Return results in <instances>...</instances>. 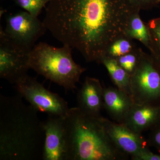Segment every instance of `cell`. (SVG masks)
I'll use <instances>...</instances> for the list:
<instances>
[{"instance_id":"1","label":"cell","mask_w":160,"mask_h":160,"mask_svg":"<svg viewBox=\"0 0 160 160\" xmlns=\"http://www.w3.org/2000/svg\"><path fill=\"white\" fill-rule=\"evenodd\" d=\"M131 10L128 0H50L43 22L86 62L101 64L109 46L124 36Z\"/></svg>"},{"instance_id":"2","label":"cell","mask_w":160,"mask_h":160,"mask_svg":"<svg viewBox=\"0 0 160 160\" xmlns=\"http://www.w3.org/2000/svg\"><path fill=\"white\" fill-rule=\"evenodd\" d=\"M22 98L0 95V160L42 158L43 122Z\"/></svg>"},{"instance_id":"3","label":"cell","mask_w":160,"mask_h":160,"mask_svg":"<svg viewBox=\"0 0 160 160\" xmlns=\"http://www.w3.org/2000/svg\"><path fill=\"white\" fill-rule=\"evenodd\" d=\"M101 117L87 114L78 107L70 108L65 117L69 160L128 159L109 138Z\"/></svg>"},{"instance_id":"4","label":"cell","mask_w":160,"mask_h":160,"mask_svg":"<svg viewBox=\"0 0 160 160\" xmlns=\"http://www.w3.org/2000/svg\"><path fill=\"white\" fill-rule=\"evenodd\" d=\"M72 49L66 45L57 48L45 42L36 44L29 53V68L66 90H73L86 69L74 62Z\"/></svg>"},{"instance_id":"5","label":"cell","mask_w":160,"mask_h":160,"mask_svg":"<svg viewBox=\"0 0 160 160\" xmlns=\"http://www.w3.org/2000/svg\"><path fill=\"white\" fill-rule=\"evenodd\" d=\"M130 90L134 104L160 106V70L150 54L143 50L130 76Z\"/></svg>"},{"instance_id":"6","label":"cell","mask_w":160,"mask_h":160,"mask_svg":"<svg viewBox=\"0 0 160 160\" xmlns=\"http://www.w3.org/2000/svg\"><path fill=\"white\" fill-rule=\"evenodd\" d=\"M14 85L19 95L38 111L62 117H66L68 114L70 108L66 101L57 93L46 89L36 78L27 74Z\"/></svg>"},{"instance_id":"7","label":"cell","mask_w":160,"mask_h":160,"mask_svg":"<svg viewBox=\"0 0 160 160\" xmlns=\"http://www.w3.org/2000/svg\"><path fill=\"white\" fill-rule=\"evenodd\" d=\"M32 50V49H31ZM30 49L19 45L0 29V77L15 83L27 74Z\"/></svg>"},{"instance_id":"8","label":"cell","mask_w":160,"mask_h":160,"mask_svg":"<svg viewBox=\"0 0 160 160\" xmlns=\"http://www.w3.org/2000/svg\"><path fill=\"white\" fill-rule=\"evenodd\" d=\"M3 29L12 40L30 50L47 30L43 22L27 11L8 16L6 27Z\"/></svg>"},{"instance_id":"9","label":"cell","mask_w":160,"mask_h":160,"mask_svg":"<svg viewBox=\"0 0 160 160\" xmlns=\"http://www.w3.org/2000/svg\"><path fill=\"white\" fill-rule=\"evenodd\" d=\"M45 132L44 160H69V146L65 117L49 116L43 122Z\"/></svg>"},{"instance_id":"10","label":"cell","mask_w":160,"mask_h":160,"mask_svg":"<svg viewBox=\"0 0 160 160\" xmlns=\"http://www.w3.org/2000/svg\"><path fill=\"white\" fill-rule=\"evenodd\" d=\"M105 129L112 142L122 152L136 160L141 153L149 149L147 139L141 133L122 123L101 117Z\"/></svg>"},{"instance_id":"11","label":"cell","mask_w":160,"mask_h":160,"mask_svg":"<svg viewBox=\"0 0 160 160\" xmlns=\"http://www.w3.org/2000/svg\"><path fill=\"white\" fill-rule=\"evenodd\" d=\"M103 91L99 80L87 77L78 92V107L92 116H101L103 109Z\"/></svg>"},{"instance_id":"12","label":"cell","mask_w":160,"mask_h":160,"mask_svg":"<svg viewBox=\"0 0 160 160\" xmlns=\"http://www.w3.org/2000/svg\"><path fill=\"white\" fill-rule=\"evenodd\" d=\"M160 121V106L134 104L122 124L142 134Z\"/></svg>"},{"instance_id":"13","label":"cell","mask_w":160,"mask_h":160,"mask_svg":"<svg viewBox=\"0 0 160 160\" xmlns=\"http://www.w3.org/2000/svg\"><path fill=\"white\" fill-rule=\"evenodd\" d=\"M133 104L131 97L117 87L104 88L103 108L114 122L122 123Z\"/></svg>"},{"instance_id":"14","label":"cell","mask_w":160,"mask_h":160,"mask_svg":"<svg viewBox=\"0 0 160 160\" xmlns=\"http://www.w3.org/2000/svg\"><path fill=\"white\" fill-rule=\"evenodd\" d=\"M140 11L132 9L127 20L124 36L132 40L138 41L147 49L150 45V35L147 23L140 17Z\"/></svg>"},{"instance_id":"15","label":"cell","mask_w":160,"mask_h":160,"mask_svg":"<svg viewBox=\"0 0 160 160\" xmlns=\"http://www.w3.org/2000/svg\"><path fill=\"white\" fill-rule=\"evenodd\" d=\"M101 64L107 69L116 87L131 96L130 76L118 64L115 59L106 57L102 60Z\"/></svg>"},{"instance_id":"16","label":"cell","mask_w":160,"mask_h":160,"mask_svg":"<svg viewBox=\"0 0 160 160\" xmlns=\"http://www.w3.org/2000/svg\"><path fill=\"white\" fill-rule=\"evenodd\" d=\"M150 35L149 49L153 62L160 70V17L147 23Z\"/></svg>"},{"instance_id":"17","label":"cell","mask_w":160,"mask_h":160,"mask_svg":"<svg viewBox=\"0 0 160 160\" xmlns=\"http://www.w3.org/2000/svg\"><path fill=\"white\" fill-rule=\"evenodd\" d=\"M137 47L133 40L123 36L116 40L109 46L105 57L116 59L128 54Z\"/></svg>"},{"instance_id":"18","label":"cell","mask_w":160,"mask_h":160,"mask_svg":"<svg viewBox=\"0 0 160 160\" xmlns=\"http://www.w3.org/2000/svg\"><path fill=\"white\" fill-rule=\"evenodd\" d=\"M142 49L137 47L128 54L115 59L119 65L131 76L138 66Z\"/></svg>"},{"instance_id":"19","label":"cell","mask_w":160,"mask_h":160,"mask_svg":"<svg viewBox=\"0 0 160 160\" xmlns=\"http://www.w3.org/2000/svg\"><path fill=\"white\" fill-rule=\"evenodd\" d=\"M30 14L38 17L42 9L50 0H13Z\"/></svg>"},{"instance_id":"20","label":"cell","mask_w":160,"mask_h":160,"mask_svg":"<svg viewBox=\"0 0 160 160\" xmlns=\"http://www.w3.org/2000/svg\"><path fill=\"white\" fill-rule=\"evenodd\" d=\"M147 139L149 146L153 147L160 154V121L149 130Z\"/></svg>"},{"instance_id":"21","label":"cell","mask_w":160,"mask_h":160,"mask_svg":"<svg viewBox=\"0 0 160 160\" xmlns=\"http://www.w3.org/2000/svg\"><path fill=\"white\" fill-rule=\"evenodd\" d=\"M132 9L141 11L149 10L156 7L160 2L159 0H128Z\"/></svg>"},{"instance_id":"22","label":"cell","mask_w":160,"mask_h":160,"mask_svg":"<svg viewBox=\"0 0 160 160\" xmlns=\"http://www.w3.org/2000/svg\"><path fill=\"white\" fill-rule=\"evenodd\" d=\"M136 160H160V154L153 153L148 149L141 153Z\"/></svg>"},{"instance_id":"23","label":"cell","mask_w":160,"mask_h":160,"mask_svg":"<svg viewBox=\"0 0 160 160\" xmlns=\"http://www.w3.org/2000/svg\"><path fill=\"white\" fill-rule=\"evenodd\" d=\"M160 2V0H159Z\"/></svg>"}]
</instances>
